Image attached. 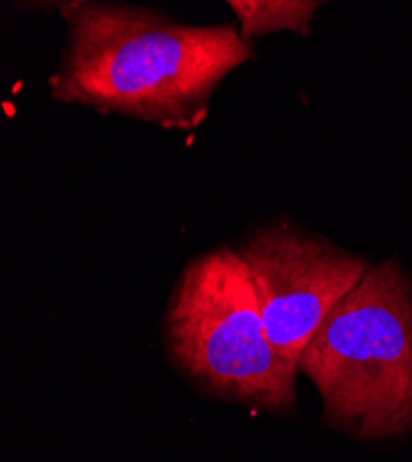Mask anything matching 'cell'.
Wrapping results in <instances>:
<instances>
[{
    "mask_svg": "<svg viewBox=\"0 0 412 462\" xmlns=\"http://www.w3.org/2000/svg\"><path fill=\"white\" fill-rule=\"evenodd\" d=\"M67 43L50 95L167 129L202 124L214 91L252 60L237 26H194L144 6L58 2Z\"/></svg>",
    "mask_w": 412,
    "mask_h": 462,
    "instance_id": "obj_1",
    "label": "cell"
},
{
    "mask_svg": "<svg viewBox=\"0 0 412 462\" xmlns=\"http://www.w3.org/2000/svg\"><path fill=\"white\" fill-rule=\"evenodd\" d=\"M270 344L298 372L329 313L370 270L366 259L292 224H266L238 244Z\"/></svg>",
    "mask_w": 412,
    "mask_h": 462,
    "instance_id": "obj_4",
    "label": "cell"
},
{
    "mask_svg": "<svg viewBox=\"0 0 412 462\" xmlns=\"http://www.w3.org/2000/svg\"><path fill=\"white\" fill-rule=\"evenodd\" d=\"M325 422L366 440L412 427V283L388 259L370 266L303 351Z\"/></svg>",
    "mask_w": 412,
    "mask_h": 462,
    "instance_id": "obj_2",
    "label": "cell"
},
{
    "mask_svg": "<svg viewBox=\"0 0 412 462\" xmlns=\"http://www.w3.org/2000/svg\"><path fill=\"white\" fill-rule=\"evenodd\" d=\"M170 357L211 392L259 409L294 405L296 370L270 344L237 250H211L179 276L164 318Z\"/></svg>",
    "mask_w": 412,
    "mask_h": 462,
    "instance_id": "obj_3",
    "label": "cell"
},
{
    "mask_svg": "<svg viewBox=\"0 0 412 462\" xmlns=\"http://www.w3.org/2000/svg\"><path fill=\"white\" fill-rule=\"evenodd\" d=\"M238 19V32L246 43L255 37L294 32L298 35L311 34L320 2L313 0H231L228 2Z\"/></svg>",
    "mask_w": 412,
    "mask_h": 462,
    "instance_id": "obj_5",
    "label": "cell"
}]
</instances>
